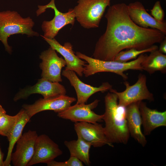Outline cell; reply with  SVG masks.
Instances as JSON below:
<instances>
[{
  "instance_id": "cell-1",
  "label": "cell",
  "mask_w": 166,
  "mask_h": 166,
  "mask_svg": "<svg viewBox=\"0 0 166 166\" xmlns=\"http://www.w3.org/2000/svg\"><path fill=\"white\" fill-rule=\"evenodd\" d=\"M105 17L106 29L95 45L94 58L114 61L116 56L124 49H146L166 38L165 34L157 29L142 28L134 23L125 3L109 6Z\"/></svg>"
},
{
  "instance_id": "cell-2",
  "label": "cell",
  "mask_w": 166,
  "mask_h": 166,
  "mask_svg": "<svg viewBox=\"0 0 166 166\" xmlns=\"http://www.w3.org/2000/svg\"><path fill=\"white\" fill-rule=\"evenodd\" d=\"M105 103L103 120L106 137L112 144H127L130 135L125 116L126 107L118 105L117 95L111 92L105 96Z\"/></svg>"
},
{
  "instance_id": "cell-3",
  "label": "cell",
  "mask_w": 166,
  "mask_h": 166,
  "mask_svg": "<svg viewBox=\"0 0 166 166\" xmlns=\"http://www.w3.org/2000/svg\"><path fill=\"white\" fill-rule=\"evenodd\" d=\"M76 55L88 63L85 66L83 72V74L85 77H87L100 72H108L116 74L125 80L128 79V77L124 73L125 71L129 70L143 71L141 64L147 55L146 54L143 53L134 60L121 62L95 59L79 52H77Z\"/></svg>"
},
{
  "instance_id": "cell-4",
  "label": "cell",
  "mask_w": 166,
  "mask_h": 166,
  "mask_svg": "<svg viewBox=\"0 0 166 166\" xmlns=\"http://www.w3.org/2000/svg\"><path fill=\"white\" fill-rule=\"evenodd\" d=\"M34 23L30 17L23 18L17 12L7 10L0 12V41L9 53L12 48L8 45V38L11 35L21 34L29 37L38 36L33 30Z\"/></svg>"
},
{
  "instance_id": "cell-5",
  "label": "cell",
  "mask_w": 166,
  "mask_h": 166,
  "mask_svg": "<svg viewBox=\"0 0 166 166\" xmlns=\"http://www.w3.org/2000/svg\"><path fill=\"white\" fill-rule=\"evenodd\" d=\"M111 0H78L73 9L75 18L81 26L89 29L99 27Z\"/></svg>"
},
{
  "instance_id": "cell-6",
  "label": "cell",
  "mask_w": 166,
  "mask_h": 166,
  "mask_svg": "<svg viewBox=\"0 0 166 166\" xmlns=\"http://www.w3.org/2000/svg\"><path fill=\"white\" fill-rule=\"evenodd\" d=\"M36 11L37 16L44 12L46 9L51 8L54 12L53 18L49 21H44L42 25V29L44 32L43 37L53 39L58 34L59 31L66 25L71 24L73 26L75 16L73 9H69L66 13H63L57 8L55 4V0H51L46 5L38 6Z\"/></svg>"
},
{
  "instance_id": "cell-7",
  "label": "cell",
  "mask_w": 166,
  "mask_h": 166,
  "mask_svg": "<svg viewBox=\"0 0 166 166\" xmlns=\"http://www.w3.org/2000/svg\"><path fill=\"white\" fill-rule=\"evenodd\" d=\"M146 81V75L140 73L134 84L131 85L126 81L124 82L126 88L124 91L119 92L112 88L109 91L116 94L118 105L123 107H125L131 104L144 100L152 101L154 100V96L148 89Z\"/></svg>"
},
{
  "instance_id": "cell-8",
  "label": "cell",
  "mask_w": 166,
  "mask_h": 166,
  "mask_svg": "<svg viewBox=\"0 0 166 166\" xmlns=\"http://www.w3.org/2000/svg\"><path fill=\"white\" fill-rule=\"evenodd\" d=\"M99 101L96 99L88 104L76 103L57 113V116L60 118L74 123L85 122L95 123L101 122L103 120V114H97L93 110L97 106Z\"/></svg>"
},
{
  "instance_id": "cell-9",
  "label": "cell",
  "mask_w": 166,
  "mask_h": 166,
  "mask_svg": "<svg viewBox=\"0 0 166 166\" xmlns=\"http://www.w3.org/2000/svg\"><path fill=\"white\" fill-rule=\"evenodd\" d=\"M39 57L42 60L40 65L42 78L53 82H61V69L66 65L64 59L51 47L42 52Z\"/></svg>"
},
{
  "instance_id": "cell-10",
  "label": "cell",
  "mask_w": 166,
  "mask_h": 166,
  "mask_svg": "<svg viewBox=\"0 0 166 166\" xmlns=\"http://www.w3.org/2000/svg\"><path fill=\"white\" fill-rule=\"evenodd\" d=\"M76 100L74 97L62 95L47 98H40L32 104H25L22 106L31 118L42 111L52 110L57 113L61 112L70 106Z\"/></svg>"
},
{
  "instance_id": "cell-11",
  "label": "cell",
  "mask_w": 166,
  "mask_h": 166,
  "mask_svg": "<svg viewBox=\"0 0 166 166\" xmlns=\"http://www.w3.org/2000/svg\"><path fill=\"white\" fill-rule=\"evenodd\" d=\"M38 136L36 131L31 130L22 134L16 143L15 151L11 154V162L14 166H27L33 156Z\"/></svg>"
},
{
  "instance_id": "cell-12",
  "label": "cell",
  "mask_w": 166,
  "mask_h": 166,
  "mask_svg": "<svg viewBox=\"0 0 166 166\" xmlns=\"http://www.w3.org/2000/svg\"><path fill=\"white\" fill-rule=\"evenodd\" d=\"M62 153L58 145L47 135L42 134L38 136L33 156L27 166L40 163L47 164Z\"/></svg>"
},
{
  "instance_id": "cell-13",
  "label": "cell",
  "mask_w": 166,
  "mask_h": 166,
  "mask_svg": "<svg viewBox=\"0 0 166 166\" xmlns=\"http://www.w3.org/2000/svg\"><path fill=\"white\" fill-rule=\"evenodd\" d=\"M74 128L77 137L89 143L94 147H100L105 145L113 147V144L106 137L104 127L101 124L77 122L74 124Z\"/></svg>"
},
{
  "instance_id": "cell-14",
  "label": "cell",
  "mask_w": 166,
  "mask_h": 166,
  "mask_svg": "<svg viewBox=\"0 0 166 166\" xmlns=\"http://www.w3.org/2000/svg\"><path fill=\"white\" fill-rule=\"evenodd\" d=\"M61 74L69 80L71 85L74 88L77 97V103H86L94 94L99 92L104 93L112 88V86L108 82H104L98 87L86 84L82 81L76 73L72 70L65 69Z\"/></svg>"
},
{
  "instance_id": "cell-15",
  "label": "cell",
  "mask_w": 166,
  "mask_h": 166,
  "mask_svg": "<svg viewBox=\"0 0 166 166\" xmlns=\"http://www.w3.org/2000/svg\"><path fill=\"white\" fill-rule=\"evenodd\" d=\"M66 93L65 87L59 82H52L42 78L34 86L20 91L15 95L14 100L16 101L35 93L40 94L44 98H47L66 95Z\"/></svg>"
},
{
  "instance_id": "cell-16",
  "label": "cell",
  "mask_w": 166,
  "mask_h": 166,
  "mask_svg": "<svg viewBox=\"0 0 166 166\" xmlns=\"http://www.w3.org/2000/svg\"><path fill=\"white\" fill-rule=\"evenodd\" d=\"M43 39L50 45V47L60 53L64 57L66 63L65 70L74 71L79 76L82 77L84 67L87 63L79 58L73 50V45L69 42L61 45L54 38H47L41 35Z\"/></svg>"
},
{
  "instance_id": "cell-17",
  "label": "cell",
  "mask_w": 166,
  "mask_h": 166,
  "mask_svg": "<svg viewBox=\"0 0 166 166\" xmlns=\"http://www.w3.org/2000/svg\"><path fill=\"white\" fill-rule=\"evenodd\" d=\"M129 16L136 24L142 28L157 29L166 35V23L159 22L149 14L143 4L136 1L127 5Z\"/></svg>"
},
{
  "instance_id": "cell-18",
  "label": "cell",
  "mask_w": 166,
  "mask_h": 166,
  "mask_svg": "<svg viewBox=\"0 0 166 166\" xmlns=\"http://www.w3.org/2000/svg\"><path fill=\"white\" fill-rule=\"evenodd\" d=\"M139 110L144 136L150 135L157 128L166 126V111L161 112L152 109L142 101L140 103Z\"/></svg>"
},
{
  "instance_id": "cell-19",
  "label": "cell",
  "mask_w": 166,
  "mask_h": 166,
  "mask_svg": "<svg viewBox=\"0 0 166 166\" xmlns=\"http://www.w3.org/2000/svg\"><path fill=\"white\" fill-rule=\"evenodd\" d=\"M140 102H134L127 106L125 116L130 135L142 146L144 147L147 141L141 129L142 121L139 110Z\"/></svg>"
},
{
  "instance_id": "cell-20",
  "label": "cell",
  "mask_w": 166,
  "mask_h": 166,
  "mask_svg": "<svg viewBox=\"0 0 166 166\" xmlns=\"http://www.w3.org/2000/svg\"><path fill=\"white\" fill-rule=\"evenodd\" d=\"M22 109V114L7 138L9 144L6 157L4 161V166H10L11 155L13 149L17 141L22 135L25 126L31 118L25 110L23 108Z\"/></svg>"
},
{
  "instance_id": "cell-21",
  "label": "cell",
  "mask_w": 166,
  "mask_h": 166,
  "mask_svg": "<svg viewBox=\"0 0 166 166\" xmlns=\"http://www.w3.org/2000/svg\"><path fill=\"white\" fill-rule=\"evenodd\" d=\"M64 143L69 151L70 156L77 158L86 165H90V144L79 137L77 140H65Z\"/></svg>"
},
{
  "instance_id": "cell-22",
  "label": "cell",
  "mask_w": 166,
  "mask_h": 166,
  "mask_svg": "<svg viewBox=\"0 0 166 166\" xmlns=\"http://www.w3.org/2000/svg\"><path fill=\"white\" fill-rule=\"evenodd\" d=\"M158 49L150 52L141 64L143 70L150 74L157 71L166 73V55L160 52Z\"/></svg>"
},
{
  "instance_id": "cell-23",
  "label": "cell",
  "mask_w": 166,
  "mask_h": 166,
  "mask_svg": "<svg viewBox=\"0 0 166 166\" xmlns=\"http://www.w3.org/2000/svg\"><path fill=\"white\" fill-rule=\"evenodd\" d=\"M158 49V46L155 45L146 49L138 50L131 48L125 51H122L119 52L115 57L114 61L121 62H127L128 61L136 58L141 54L150 52Z\"/></svg>"
},
{
  "instance_id": "cell-24",
  "label": "cell",
  "mask_w": 166,
  "mask_h": 166,
  "mask_svg": "<svg viewBox=\"0 0 166 166\" xmlns=\"http://www.w3.org/2000/svg\"><path fill=\"white\" fill-rule=\"evenodd\" d=\"M22 109L14 116L5 114L0 117V135L8 138L16 123L22 114Z\"/></svg>"
},
{
  "instance_id": "cell-25",
  "label": "cell",
  "mask_w": 166,
  "mask_h": 166,
  "mask_svg": "<svg viewBox=\"0 0 166 166\" xmlns=\"http://www.w3.org/2000/svg\"><path fill=\"white\" fill-rule=\"evenodd\" d=\"M48 166H83V163L77 158L70 156L67 161L57 162L54 160L47 164Z\"/></svg>"
},
{
  "instance_id": "cell-26",
  "label": "cell",
  "mask_w": 166,
  "mask_h": 166,
  "mask_svg": "<svg viewBox=\"0 0 166 166\" xmlns=\"http://www.w3.org/2000/svg\"><path fill=\"white\" fill-rule=\"evenodd\" d=\"M151 12L152 16L158 21L160 22L164 21V12L159 1H157L155 3L151 10Z\"/></svg>"
},
{
  "instance_id": "cell-27",
  "label": "cell",
  "mask_w": 166,
  "mask_h": 166,
  "mask_svg": "<svg viewBox=\"0 0 166 166\" xmlns=\"http://www.w3.org/2000/svg\"><path fill=\"white\" fill-rule=\"evenodd\" d=\"M158 50L161 53L165 54L166 53V38L164 39L160 43Z\"/></svg>"
},
{
  "instance_id": "cell-28",
  "label": "cell",
  "mask_w": 166,
  "mask_h": 166,
  "mask_svg": "<svg viewBox=\"0 0 166 166\" xmlns=\"http://www.w3.org/2000/svg\"><path fill=\"white\" fill-rule=\"evenodd\" d=\"M4 154L2 152L0 147V166H4V161L3 160Z\"/></svg>"
},
{
  "instance_id": "cell-29",
  "label": "cell",
  "mask_w": 166,
  "mask_h": 166,
  "mask_svg": "<svg viewBox=\"0 0 166 166\" xmlns=\"http://www.w3.org/2000/svg\"><path fill=\"white\" fill-rule=\"evenodd\" d=\"M6 113V111L0 104V117L2 115Z\"/></svg>"
}]
</instances>
